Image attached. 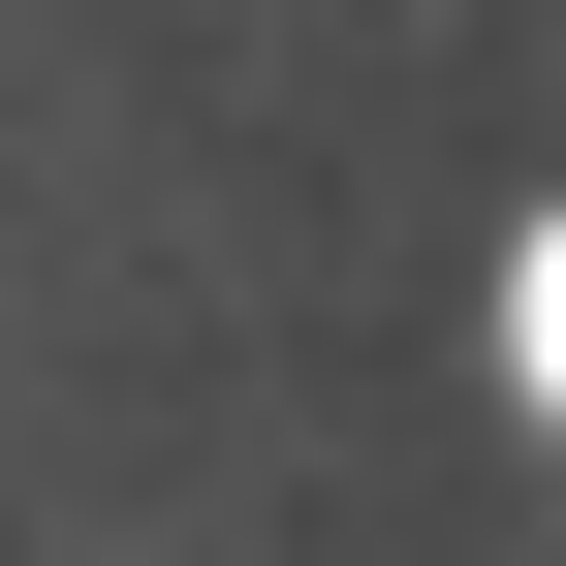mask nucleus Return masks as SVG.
<instances>
[{
	"mask_svg": "<svg viewBox=\"0 0 566 566\" xmlns=\"http://www.w3.org/2000/svg\"><path fill=\"white\" fill-rule=\"evenodd\" d=\"M504 346H535V409H566V221H535V283H504Z\"/></svg>",
	"mask_w": 566,
	"mask_h": 566,
	"instance_id": "f257e3e1",
	"label": "nucleus"
}]
</instances>
